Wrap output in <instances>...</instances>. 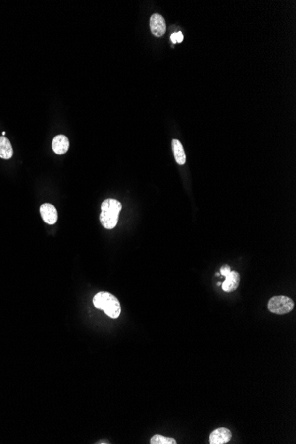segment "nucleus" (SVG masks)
I'll return each mask as SVG.
<instances>
[{"instance_id":"39448f33","label":"nucleus","mask_w":296,"mask_h":444,"mask_svg":"<svg viewBox=\"0 0 296 444\" xmlns=\"http://www.w3.org/2000/svg\"><path fill=\"white\" fill-rule=\"evenodd\" d=\"M232 437L231 430L226 427H220L213 431L209 436V443L211 444H227L231 441Z\"/></svg>"},{"instance_id":"6e6552de","label":"nucleus","mask_w":296,"mask_h":444,"mask_svg":"<svg viewBox=\"0 0 296 444\" xmlns=\"http://www.w3.org/2000/svg\"><path fill=\"white\" fill-rule=\"evenodd\" d=\"M70 147V142L64 135H58L52 140V149L57 154H64Z\"/></svg>"},{"instance_id":"f257e3e1","label":"nucleus","mask_w":296,"mask_h":444,"mask_svg":"<svg viewBox=\"0 0 296 444\" xmlns=\"http://www.w3.org/2000/svg\"><path fill=\"white\" fill-rule=\"evenodd\" d=\"M121 209V202L114 199H106L102 202L100 219L103 227L108 230L116 227Z\"/></svg>"},{"instance_id":"ddd939ff","label":"nucleus","mask_w":296,"mask_h":444,"mask_svg":"<svg viewBox=\"0 0 296 444\" xmlns=\"http://www.w3.org/2000/svg\"><path fill=\"white\" fill-rule=\"evenodd\" d=\"M184 39V35L182 34L181 31H177L176 32V42L177 43H181L182 41Z\"/></svg>"},{"instance_id":"9d476101","label":"nucleus","mask_w":296,"mask_h":444,"mask_svg":"<svg viewBox=\"0 0 296 444\" xmlns=\"http://www.w3.org/2000/svg\"><path fill=\"white\" fill-rule=\"evenodd\" d=\"M13 155V148L10 141L5 137H0V158L8 160Z\"/></svg>"},{"instance_id":"9b49d317","label":"nucleus","mask_w":296,"mask_h":444,"mask_svg":"<svg viewBox=\"0 0 296 444\" xmlns=\"http://www.w3.org/2000/svg\"><path fill=\"white\" fill-rule=\"evenodd\" d=\"M151 444H176V440L171 437H165L161 434L154 435L150 440Z\"/></svg>"},{"instance_id":"f03ea898","label":"nucleus","mask_w":296,"mask_h":444,"mask_svg":"<svg viewBox=\"0 0 296 444\" xmlns=\"http://www.w3.org/2000/svg\"><path fill=\"white\" fill-rule=\"evenodd\" d=\"M93 304L96 308L102 309L111 318H117L121 313L119 301L112 293L100 292L93 298Z\"/></svg>"},{"instance_id":"f8f14e48","label":"nucleus","mask_w":296,"mask_h":444,"mask_svg":"<svg viewBox=\"0 0 296 444\" xmlns=\"http://www.w3.org/2000/svg\"><path fill=\"white\" fill-rule=\"evenodd\" d=\"M231 267L229 265H224L220 269V274L226 277L227 275H229V273H231Z\"/></svg>"},{"instance_id":"2eb2a0df","label":"nucleus","mask_w":296,"mask_h":444,"mask_svg":"<svg viewBox=\"0 0 296 444\" xmlns=\"http://www.w3.org/2000/svg\"><path fill=\"white\" fill-rule=\"evenodd\" d=\"M96 444H109V442H108V441H106V440H101V441H99V442H98V443H96Z\"/></svg>"},{"instance_id":"1a4fd4ad","label":"nucleus","mask_w":296,"mask_h":444,"mask_svg":"<svg viewBox=\"0 0 296 444\" xmlns=\"http://www.w3.org/2000/svg\"><path fill=\"white\" fill-rule=\"evenodd\" d=\"M171 147H172V151H173V154H174L176 162L179 165H184L186 162V156L184 147L181 144V142L178 139H173L171 142Z\"/></svg>"},{"instance_id":"423d86ee","label":"nucleus","mask_w":296,"mask_h":444,"mask_svg":"<svg viewBox=\"0 0 296 444\" xmlns=\"http://www.w3.org/2000/svg\"><path fill=\"white\" fill-rule=\"evenodd\" d=\"M241 282V276L235 271H231L229 275L226 277L225 281L222 283V288L226 293H232L236 290Z\"/></svg>"},{"instance_id":"4468645a","label":"nucleus","mask_w":296,"mask_h":444,"mask_svg":"<svg viewBox=\"0 0 296 444\" xmlns=\"http://www.w3.org/2000/svg\"><path fill=\"white\" fill-rule=\"evenodd\" d=\"M171 40L173 44H176V43H177V42H176V32L173 33V34L171 35Z\"/></svg>"},{"instance_id":"7ed1b4c3","label":"nucleus","mask_w":296,"mask_h":444,"mask_svg":"<svg viewBox=\"0 0 296 444\" xmlns=\"http://www.w3.org/2000/svg\"><path fill=\"white\" fill-rule=\"evenodd\" d=\"M294 306L295 303L291 298L284 295L274 296L268 303L269 310L277 315H285L291 312Z\"/></svg>"},{"instance_id":"20e7f679","label":"nucleus","mask_w":296,"mask_h":444,"mask_svg":"<svg viewBox=\"0 0 296 444\" xmlns=\"http://www.w3.org/2000/svg\"><path fill=\"white\" fill-rule=\"evenodd\" d=\"M151 31L156 37H161L166 31L164 18L159 14H154L150 18Z\"/></svg>"},{"instance_id":"0eeeda50","label":"nucleus","mask_w":296,"mask_h":444,"mask_svg":"<svg viewBox=\"0 0 296 444\" xmlns=\"http://www.w3.org/2000/svg\"><path fill=\"white\" fill-rule=\"evenodd\" d=\"M42 218L48 224H54L58 220V213L55 207L50 203H45L40 207Z\"/></svg>"}]
</instances>
